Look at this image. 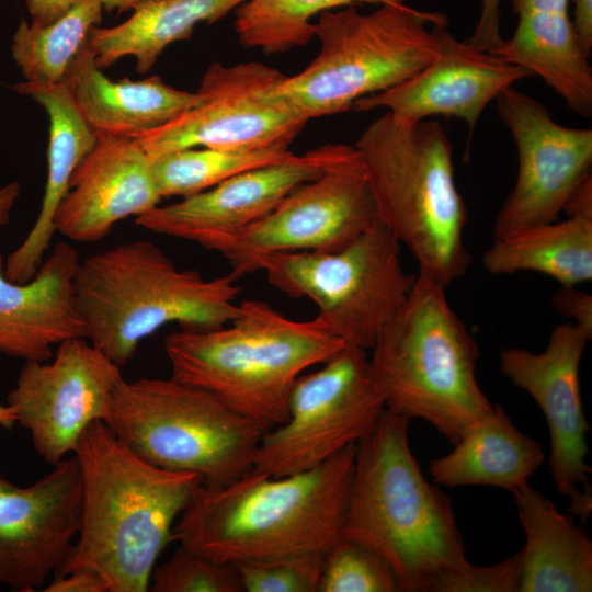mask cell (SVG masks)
<instances>
[{"label":"cell","instance_id":"obj_1","mask_svg":"<svg viewBox=\"0 0 592 592\" xmlns=\"http://www.w3.org/2000/svg\"><path fill=\"white\" fill-rule=\"evenodd\" d=\"M355 446L298 474L251 469L223 486L200 483L172 542L234 565L326 555L342 537Z\"/></svg>","mask_w":592,"mask_h":592},{"label":"cell","instance_id":"obj_2","mask_svg":"<svg viewBox=\"0 0 592 592\" xmlns=\"http://www.w3.org/2000/svg\"><path fill=\"white\" fill-rule=\"evenodd\" d=\"M73 455L82 479L81 522L57 573L88 569L104 579L109 592L147 591L201 477L146 462L102 421L87 428Z\"/></svg>","mask_w":592,"mask_h":592},{"label":"cell","instance_id":"obj_3","mask_svg":"<svg viewBox=\"0 0 592 592\" xmlns=\"http://www.w3.org/2000/svg\"><path fill=\"white\" fill-rule=\"evenodd\" d=\"M409 423L385 409L356 443L342 537L380 556L400 591L432 592L441 576L469 561L448 496L411 451Z\"/></svg>","mask_w":592,"mask_h":592},{"label":"cell","instance_id":"obj_4","mask_svg":"<svg viewBox=\"0 0 592 592\" xmlns=\"http://www.w3.org/2000/svg\"><path fill=\"white\" fill-rule=\"evenodd\" d=\"M344 345L317 317L293 320L255 299L239 303L220 328L180 329L164 340L172 377L210 392L263 432L286 421L297 378Z\"/></svg>","mask_w":592,"mask_h":592},{"label":"cell","instance_id":"obj_5","mask_svg":"<svg viewBox=\"0 0 592 592\" xmlns=\"http://www.w3.org/2000/svg\"><path fill=\"white\" fill-rule=\"evenodd\" d=\"M237 280L231 272L205 278L181 270L157 244L139 239L79 261L73 292L86 338L122 367L169 323L212 330L230 322L241 293Z\"/></svg>","mask_w":592,"mask_h":592},{"label":"cell","instance_id":"obj_6","mask_svg":"<svg viewBox=\"0 0 592 592\" xmlns=\"http://www.w3.org/2000/svg\"><path fill=\"white\" fill-rule=\"evenodd\" d=\"M354 147L378 219L414 257L419 273L447 288L469 264L467 209L447 134L437 121L410 122L386 112Z\"/></svg>","mask_w":592,"mask_h":592},{"label":"cell","instance_id":"obj_7","mask_svg":"<svg viewBox=\"0 0 592 592\" xmlns=\"http://www.w3.org/2000/svg\"><path fill=\"white\" fill-rule=\"evenodd\" d=\"M371 350L386 409L422 419L452 444L493 407L477 380L475 338L446 287L420 273Z\"/></svg>","mask_w":592,"mask_h":592},{"label":"cell","instance_id":"obj_8","mask_svg":"<svg viewBox=\"0 0 592 592\" xmlns=\"http://www.w3.org/2000/svg\"><path fill=\"white\" fill-rule=\"evenodd\" d=\"M441 12L403 3H384L369 13L355 5L318 15L316 58L300 72L285 76L275 94L305 121L351 110L360 99L411 78L436 55L433 25Z\"/></svg>","mask_w":592,"mask_h":592},{"label":"cell","instance_id":"obj_9","mask_svg":"<svg viewBox=\"0 0 592 592\" xmlns=\"http://www.w3.org/2000/svg\"><path fill=\"white\" fill-rule=\"evenodd\" d=\"M107 426L146 462L223 486L250 471L263 430L210 392L170 378H123Z\"/></svg>","mask_w":592,"mask_h":592},{"label":"cell","instance_id":"obj_10","mask_svg":"<svg viewBox=\"0 0 592 592\" xmlns=\"http://www.w3.org/2000/svg\"><path fill=\"white\" fill-rule=\"evenodd\" d=\"M398 239L378 219L338 250L266 254L254 261L252 272L263 271L288 297L310 299L333 335L369 350L417 277L403 269Z\"/></svg>","mask_w":592,"mask_h":592},{"label":"cell","instance_id":"obj_11","mask_svg":"<svg viewBox=\"0 0 592 592\" xmlns=\"http://www.w3.org/2000/svg\"><path fill=\"white\" fill-rule=\"evenodd\" d=\"M366 351L344 345L297 378L288 417L263 433L252 469L273 477L307 471L374 429L386 407Z\"/></svg>","mask_w":592,"mask_h":592},{"label":"cell","instance_id":"obj_12","mask_svg":"<svg viewBox=\"0 0 592 592\" xmlns=\"http://www.w3.org/2000/svg\"><path fill=\"white\" fill-rule=\"evenodd\" d=\"M377 209L362 158L352 153L318 178L293 190L265 217L210 242L238 278L252 273L260 257L300 251H334L369 229Z\"/></svg>","mask_w":592,"mask_h":592},{"label":"cell","instance_id":"obj_13","mask_svg":"<svg viewBox=\"0 0 592 592\" xmlns=\"http://www.w3.org/2000/svg\"><path fill=\"white\" fill-rule=\"evenodd\" d=\"M285 77L261 62H215L203 76V102L134 138L153 159L185 148H287L307 121L274 92Z\"/></svg>","mask_w":592,"mask_h":592},{"label":"cell","instance_id":"obj_14","mask_svg":"<svg viewBox=\"0 0 592 592\" xmlns=\"http://www.w3.org/2000/svg\"><path fill=\"white\" fill-rule=\"evenodd\" d=\"M56 348L48 361H25L7 396L16 423L50 465L73 454L90 424L109 421L114 390L124 378L121 366L84 337Z\"/></svg>","mask_w":592,"mask_h":592},{"label":"cell","instance_id":"obj_15","mask_svg":"<svg viewBox=\"0 0 592 592\" xmlns=\"http://www.w3.org/2000/svg\"><path fill=\"white\" fill-rule=\"evenodd\" d=\"M592 333L570 322L556 326L544 351L508 348L499 365L513 385L540 408L549 429V468L558 492L569 499L568 511L585 523L592 511L589 475V424L580 391V363Z\"/></svg>","mask_w":592,"mask_h":592},{"label":"cell","instance_id":"obj_16","mask_svg":"<svg viewBox=\"0 0 592 592\" xmlns=\"http://www.w3.org/2000/svg\"><path fill=\"white\" fill-rule=\"evenodd\" d=\"M498 113L514 139L517 175L494 224L493 239L554 221L571 193L592 175V129L558 124L534 98L504 90Z\"/></svg>","mask_w":592,"mask_h":592},{"label":"cell","instance_id":"obj_17","mask_svg":"<svg viewBox=\"0 0 592 592\" xmlns=\"http://www.w3.org/2000/svg\"><path fill=\"white\" fill-rule=\"evenodd\" d=\"M82 479L77 458L19 487L0 474V583L31 592L70 557L81 522Z\"/></svg>","mask_w":592,"mask_h":592},{"label":"cell","instance_id":"obj_18","mask_svg":"<svg viewBox=\"0 0 592 592\" xmlns=\"http://www.w3.org/2000/svg\"><path fill=\"white\" fill-rule=\"evenodd\" d=\"M344 144L319 146L304 155L251 169L221 183L159 206L136 217L149 231L207 248L214 240L240 231L271 213L293 190L322 174L352 153Z\"/></svg>","mask_w":592,"mask_h":592},{"label":"cell","instance_id":"obj_19","mask_svg":"<svg viewBox=\"0 0 592 592\" xmlns=\"http://www.w3.org/2000/svg\"><path fill=\"white\" fill-rule=\"evenodd\" d=\"M446 26L447 22L433 25L439 48L426 66L396 87L357 100L351 110L386 109L410 122L455 117L473 132L491 101L532 76L493 53L458 41Z\"/></svg>","mask_w":592,"mask_h":592},{"label":"cell","instance_id":"obj_20","mask_svg":"<svg viewBox=\"0 0 592 592\" xmlns=\"http://www.w3.org/2000/svg\"><path fill=\"white\" fill-rule=\"evenodd\" d=\"M162 200L152 161L132 137H100L73 171L54 215L55 232L76 242H95L130 216Z\"/></svg>","mask_w":592,"mask_h":592},{"label":"cell","instance_id":"obj_21","mask_svg":"<svg viewBox=\"0 0 592 592\" xmlns=\"http://www.w3.org/2000/svg\"><path fill=\"white\" fill-rule=\"evenodd\" d=\"M78 251L57 243L35 275L25 283L10 281L0 252V354L25 361H48L62 341L84 337L73 278Z\"/></svg>","mask_w":592,"mask_h":592},{"label":"cell","instance_id":"obj_22","mask_svg":"<svg viewBox=\"0 0 592 592\" xmlns=\"http://www.w3.org/2000/svg\"><path fill=\"white\" fill-rule=\"evenodd\" d=\"M14 89L32 96L49 119L47 179L41 209L24 240L4 259L5 276L25 283L35 275L50 244L55 234L54 215L68 191L73 171L99 138L80 113L65 81L58 84L23 81Z\"/></svg>","mask_w":592,"mask_h":592},{"label":"cell","instance_id":"obj_23","mask_svg":"<svg viewBox=\"0 0 592 592\" xmlns=\"http://www.w3.org/2000/svg\"><path fill=\"white\" fill-rule=\"evenodd\" d=\"M65 82L98 138L132 137L160 127L204 100L200 91L174 89L158 76L113 81L96 66L88 43L69 68Z\"/></svg>","mask_w":592,"mask_h":592},{"label":"cell","instance_id":"obj_24","mask_svg":"<svg viewBox=\"0 0 592 592\" xmlns=\"http://www.w3.org/2000/svg\"><path fill=\"white\" fill-rule=\"evenodd\" d=\"M509 1L517 24L493 54L540 77L571 111L590 117L592 68L576 37L570 0Z\"/></svg>","mask_w":592,"mask_h":592},{"label":"cell","instance_id":"obj_25","mask_svg":"<svg viewBox=\"0 0 592 592\" xmlns=\"http://www.w3.org/2000/svg\"><path fill=\"white\" fill-rule=\"evenodd\" d=\"M512 494L525 535L519 551V592L592 591V542L587 532L528 483Z\"/></svg>","mask_w":592,"mask_h":592},{"label":"cell","instance_id":"obj_26","mask_svg":"<svg viewBox=\"0 0 592 592\" xmlns=\"http://www.w3.org/2000/svg\"><path fill=\"white\" fill-rule=\"evenodd\" d=\"M429 464L432 481L445 487L491 486L511 493L527 485L545 459L543 446L522 433L501 406H493Z\"/></svg>","mask_w":592,"mask_h":592},{"label":"cell","instance_id":"obj_27","mask_svg":"<svg viewBox=\"0 0 592 592\" xmlns=\"http://www.w3.org/2000/svg\"><path fill=\"white\" fill-rule=\"evenodd\" d=\"M244 1L141 0L125 22L93 27L87 43L100 69L133 56L137 72L146 73L167 46L190 38L197 24L217 22Z\"/></svg>","mask_w":592,"mask_h":592},{"label":"cell","instance_id":"obj_28","mask_svg":"<svg viewBox=\"0 0 592 592\" xmlns=\"http://www.w3.org/2000/svg\"><path fill=\"white\" fill-rule=\"evenodd\" d=\"M481 263L494 275L537 272L560 286L591 282L592 219L567 217L496 238Z\"/></svg>","mask_w":592,"mask_h":592},{"label":"cell","instance_id":"obj_29","mask_svg":"<svg viewBox=\"0 0 592 592\" xmlns=\"http://www.w3.org/2000/svg\"><path fill=\"white\" fill-rule=\"evenodd\" d=\"M103 9L96 0H82L46 25L22 20L13 35L11 53L24 81L64 82L90 32L101 23Z\"/></svg>","mask_w":592,"mask_h":592},{"label":"cell","instance_id":"obj_30","mask_svg":"<svg viewBox=\"0 0 592 592\" xmlns=\"http://www.w3.org/2000/svg\"><path fill=\"white\" fill-rule=\"evenodd\" d=\"M406 0H247L235 10V30L246 47L284 53L314 38L311 19L340 7L403 3Z\"/></svg>","mask_w":592,"mask_h":592},{"label":"cell","instance_id":"obj_31","mask_svg":"<svg viewBox=\"0 0 592 592\" xmlns=\"http://www.w3.org/2000/svg\"><path fill=\"white\" fill-rule=\"evenodd\" d=\"M287 148H185L151 159L156 185L162 198L186 197L208 190L244 171L283 161Z\"/></svg>","mask_w":592,"mask_h":592},{"label":"cell","instance_id":"obj_32","mask_svg":"<svg viewBox=\"0 0 592 592\" xmlns=\"http://www.w3.org/2000/svg\"><path fill=\"white\" fill-rule=\"evenodd\" d=\"M394 572L369 548L341 537L323 556L318 592H398Z\"/></svg>","mask_w":592,"mask_h":592},{"label":"cell","instance_id":"obj_33","mask_svg":"<svg viewBox=\"0 0 592 592\" xmlns=\"http://www.w3.org/2000/svg\"><path fill=\"white\" fill-rule=\"evenodd\" d=\"M149 588L153 592H243L234 563L181 545L169 560L153 569Z\"/></svg>","mask_w":592,"mask_h":592},{"label":"cell","instance_id":"obj_34","mask_svg":"<svg viewBox=\"0 0 592 592\" xmlns=\"http://www.w3.org/2000/svg\"><path fill=\"white\" fill-rule=\"evenodd\" d=\"M325 555H306L235 567L243 592H318Z\"/></svg>","mask_w":592,"mask_h":592},{"label":"cell","instance_id":"obj_35","mask_svg":"<svg viewBox=\"0 0 592 592\" xmlns=\"http://www.w3.org/2000/svg\"><path fill=\"white\" fill-rule=\"evenodd\" d=\"M520 555L492 565L465 566L441 576L432 592H519Z\"/></svg>","mask_w":592,"mask_h":592},{"label":"cell","instance_id":"obj_36","mask_svg":"<svg viewBox=\"0 0 592 592\" xmlns=\"http://www.w3.org/2000/svg\"><path fill=\"white\" fill-rule=\"evenodd\" d=\"M557 311L569 319L568 322L592 333V295L578 286H560L551 297Z\"/></svg>","mask_w":592,"mask_h":592},{"label":"cell","instance_id":"obj_37","mask_svg":"<svg viewBox=\"0 0 592 592\" xmlns=\"http://www.w3.org/2000/svg\"><path fill=\"white\" fill-rule=\"evenodd\" d=\"M82 0H25L31 15V22L37 25L52 23L73 4ZM106 11L117 10L118 13L133 10L141 0H96Z\"/></svg>","mask_w":592,"mask_h":592},{"label":"cell","instance_id":"obj_38","mask_svg":"<svg viewBox=\"0 0 592 592\" xmlns=\"http://www.w3.org/2000/svg\"><path fill=\"white\" fill-rule=\"evenodd\" d=\"M500 1L482 0L478 23L468 41L474 46L490 53H494L504 41L500 33Z\"/></svg>","mask_w":592,"mask_h":592},{"label":"cell","instance_id":"obj_39","mask_svg":"<svg viewBox=\"0 0 592 592\" xmlns=\"http://www.w3.org/2000/svg\"><path fill=\"white\" fill-rule=\"evenodd\" d=\"M45 592H109L104 579L95 571L78 569L53 576Z\"/></svg>","mask_w":592,"mask_h":592},{"label":"cell","instance_id":"obj_40","mask_svg":"<svg viewBox=\"0 0 592 592\" xmlns=\"http://www.w3.org/2000/svg\"><path fill=\"white\" fill-rule=\"evenodd\" d=\"M573 4L572 25L583 54L589 58L592 50V0H570Z\"/></svg>","mask_w":592,"mask_h":592},{"label":"cell","instance_id":"obj_41","mask_svg":"<svg viewBox=\"0 0 592 592\" xmlns=\"http://www.w3.org/2000/svg\"><path fill=\"white\" fill-rule=\"evenodd\" d=\"M562 212L567 217L592 219V175L583 180L571 193Z\"/></svg>","mask_w":592,"mask_h":592},{"label":"cell","instance_id":"obj_42","mask_svg":"<svg viewBox=\"0 0 592 592\" xmlns=\"http://www.w3.org/2000/svg\"><path fill=\"white\" fill-rule=\"evenodd\" d=\"M21 187L18 182H10L0 187V227L11 219V212L20 196Z\"/></svg>","mask_w":592,"mask_h":592},{"label":"cell","instance_id":"obj_43","mask_svg":"<svg viewBox=\"0 0 592 592\" xmlns=\"http://www.w3.org/2000/svg\"><path fill=\"white\" fill-rule=\"evenodd\" d=\"M16 423L14 412L8 403L0 402V426L12 429Z\"/></svg>","mask_w":592,"mask_h":592}]
</instances>
